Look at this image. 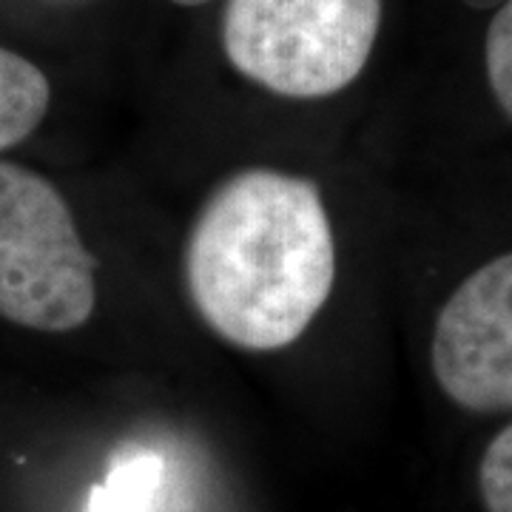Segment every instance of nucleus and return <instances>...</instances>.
I'll list each match as a JSON object with an SVG mask.
<instances>
[{
  "label": "nucleus",
  "instance_id": "nucleus-9",
  "mask_svg": "<svg viewBox=\"0 0 512 512\" xmlns=\"http://www.w3.org/2000/svg\"><path fill=\"white\" fill-rule=\"evenodd\" d=\"M171 3H180V6H202L208 0H171Z\"/></svg>",
  "mask_w": 512,
  "mask_h": 512
},
{
  "label": "nucleus",
  "instance_id": "nucleus-6",
  "mask_svg": "<svg viewBox=\"0 0 512 512\" xmlns=\"http://www.w3.org/2000/svg\"><path fill=\"white\" fill-rule=\"evenodd\" d=\"M160 484L163 458L148 450L117 453L106 478L94 484L86 512H154Z\"/></svg>",
  "mask_w": 512,
  "mask_h": 512
},
{
  "label": "nucleus",
  "instance_id": "nucleus-7",
  "mask_svg": "<svg viewBox=\"0 0 512 512\" xmlns=\"http://www.w3.org/2000/svg\"><path fill=\"white\" fill-rule=\"evenodd\" d=\"M484 63L495 103L512 120V0H507L490 20L484 40Z\"/></svg>",
  "mask_w": 512,
  "mask_h": 512
},
{
  "label": "nucleus",
  "instance_id": "nucleus-1",
  "mask_svg": "<svg viewBox=\"0 0 512 512\" xmlns=\"http://www.w3.org/2000/svg\"><path fill=\"white\" fill-rule=\"evenodd\" d=\"M333 279L336 242L319 188L276 168L225 177L185 239L188 299L239 350L268 353L302 339Z\"/></svg>",
  "mask_w": 512,
  "mask_h": 512
},
{
  "label": "nucleus",
  "instance_id": "nucleus-3",
  "mask_svg": "<svg viewBox=\"0 0 512 512\" xmlns=\"http://www.w3.org/2000/svg\"><path fill=\"white\" fill-rule=\"evenodd\" d=\"M97 259L52 180L0 160V319L69 333L92 319Z\"/></svg>",
  "mask_w": 512,
  "mask_h": 512
},
{
  "label": "nucleus",
  "instance_id": "nucleus-8",
  "mask_svg": "<svg viewBox=\"0 0 512 512\" xmlns=\"http://www.w3.org/2000/svg\"><path fill=\"white\" fill-rule=\"evenodd\" d=\"M478 490L487 512H512V424L487 444L478 467Z\"/></svg>",
  "mask_w": 512,
  "mask_h": 512
},
{
  "label": "nucleus",
  "instance_id": "nucleus-2",
  "mask_svg": "<svg viewBox=\"0 0 512 512\" xmlns=\"http://www.w3.org/2000/svg\"><path fill=\"white\" fill-rule=\"evenodd\" d=\"M382 0H228L222 49L242 77L291 100H319L365 72Z\"/></svg>",
  "mask_w": 512,
  "mask_h": 512
},
{
  "label": "nucleus",
  "instance_id": "nucleus-4",
  "mask_svg": "<svg viewBox=\"0 0 512 512\" xmlns=\"http://www.w3.org/2000/svg\"><path fill=\"white\" fill-rule=\"evenodd\" d=\"M430 365L441 393L458 407L512 410V251L481 265L444 302Z\"/></svg>",
  "mask_w": 512,
  "mask_h": 512
},
{
  "label": "nucleus",
  "instance_id": "nucleus-5",
  "mask_svg": "<svg viewBox=\"0 0 512 512\" xmlns=\"http://www.w3.org/2000/svg\"><path fill=\"white\" fill-rule=\"evenodd\" d=\"M52 103V86L32 60L0 49V151L23 143Z\"/></svg>",
  "mask_w": 512,
  "mask_h": 512
}]
</instances>
